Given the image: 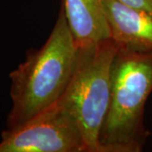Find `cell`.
<instances>
[{"instance_id":"obj_1","label":"cell","mask_w":152,"mask_h":152,"mask_svg":"<svg viewBox=\"0 0 152 152\" xmlns=\"http://www.w3.org/2000/svg\"><path fill=\"white\" fill-rule=\"evenodd\" d=\"M77 51L62 6L45 44L30 49L26 60L10 74L12 107L6 129H15L59 100L70 82Z\"/></svg>"},{"instance_id":"obj_2","label":"cell","mask_w":152,"mask_h":152,"mask_svg":"<svg viewBox=\"0 0 152 152\" xmlns=\"http://www.w3.org/2000/svg\"><path fill=\"white\" fill-rule=\"evenodd\" d=\"M152 92V52L118 48L111 68L107 111L99 141L102 152H140L149 132L145 107Z\"/></svg>"},{"instance_id":"obj_3","label":"cell","mask_w":152,"mask_h":152,"mask_svg":"<svg viewBox=\"0 0 152 152\" xmlns=\"http://www.w3.org/2000/svg\"><path fill=\"white\" fill-rule=\"evenodd\" d=\"M117 51L111 38L78 48L70 82L58 100L77 120L88 152H102L99 135L108 107L111 68Z\"/></svg>"},{"instance_id":"obj_4","label":"cell","mask_w":152,"mask_h":152,"mask_svg":"<svg viewBox=\"0 0 152 152\" xmlns=\"http://www.w3.org/2000/svg\"><path fill=\"white\" fill-rule=\"evenodd\" d=\"M0 152H88L74 115L58 101L15 129L2 133Z\"/></svg>"},{"instance_id":"obj_5","label":"cell","mask_w":152,"mask_h":152,"mask_svg":"<svg viewBox=\"0 0 152 152\" xmlns=\"http://www.w3.org/2000/svg\"><path fill=\"white\" fill-rule=\"evenodd\" d=\"M110 37L118 48L152 52V15L118 0H102Z\"/></svg>"},{"instance_id":"obj_6","label":"cell","mask_w":152,"mask_h":152,"mask_svg":"<svg viewBox=\"0 0 152 152\" xmlns=\"http://www.w3.org/2000/svg\"><path fill=\"white\" fill-rule=\"evenodd\" d=\"M62 6L77 48L111 38L102 0H63Z\"/></svg>"},{"instance_id":"obj_7","label":"cell","mask_w":152,"mask_h":152,"mask_svg":"<svg viewBox=\"0 0 152 152\" xmlns=\"http://www.w3.org/2000/svg\"><path fill=\"white\" fill-rule=\"evenodd\" d=\"M118 1L126 5L146 11L152 15V0H118Z\"/></svg>"}]
</instances>
